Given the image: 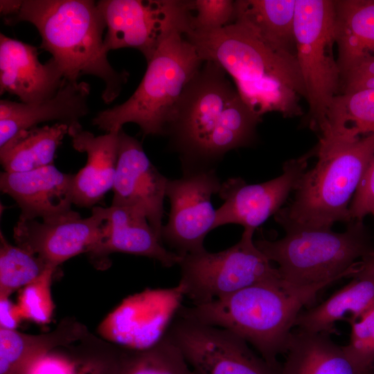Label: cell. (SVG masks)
I'll use <instances>...</instances> for the list:
<instances>
[{"label":"cell","instance_id":"cell-27","mask_svg":"<svg viewBox=\"0 0 374 374\" xmlns=\"http://www.w3.org/2000/svg\"><path fill=\"white\" fill-rule=\"evenodd\" d=\"M374 134V89L340 93L333 98L319 145L349 143Z\"/></svg>","mask_w":374,"mask_h":374},{"label":"cell","instance_id":"cell-20","mask_svg":"<svg viewBox=\"0 0 374 374\" xmlns=\"http://www.w3.org/2000/svg\"><path fill=\"white\" fill-rule=\"evenodd\" d=\"M90 85L85 82H69L52 98L36 103L0 101V146L17 133L50 121L67 125L80 124L89 112Z\"/></svg>","mask_w":374,"mask_h":374},{"label":"cell","instance_id":"cell-5","mask_svg":"<svg viewBox=\"0 0 374 374\" xmlns=\"http://www.w3.org/2000/svg\"><path fill=\"white\" fill-rule=\"evenodd\" d=\"M316 165L301 177L293 201L275 214L284 229H331L351 220L348 203L374 157V134L349 143L317 145Z\"/></svg>","mask_w":374,"mask_h":374},{"label":"cell","instance_id":"cell-35","mask_svg":"<svg viewBox=\"0 0 374 374\" xmlns=\"http://www.w3.org/2000/svg\"><path fill=\"white\" fill-rule=\"evenodd\" d=\"M374 207V157L361 180L350 206L351 220L361 221Z\"/></svg>","mask_w":374,"mask_h":374},{"label":"cell","instance_id":"cell-12","mask_svg":"<svg viewBox=\"0 0 374 374\" xmlns=\"http://www.w3.org/2000/svg\"><path fill=\"white\" fill-rule=\"evenodd\" d=\"M222 183L215 169L184 172L168 179L166 197L170 203L168 220L161 230V240L172 251L184 256L203 251L206 235L214 229L216 210L211 197Z\"/></svg>","mask_w":374,"mask_h":374},{"label":"cell","instance_id":"cell-7","mask_svg":"<svg viewBox=\"0 0 374 374\" xmlns=\"http://www.w3.org/2000/svg\"><path fill=\"white\" fill-rule=\"evenodd\" d=\"M281 239L254 241L258 249L278 264L282 287L294 290L352 276L358 258L373 251L361 221L344 232L331 229H292Z\"/></svg>","mask_w":374,"mask_h":374},{"label":"cell","instance_id":"cell-42","mask_svg":"<svg viewBox=\"0 0 374 374\" xmlns=\"http://www.w3.org/2000/svg\"><path fill=\"white\" fill-rule=\"evenodd\" d=\"M371 374H374V366L373 367V369H372V371H371Z\"/></svg>","mask_w":374,"mask_h":374},{"label":"cell","instance_id":"cell-34","mask_svg":"<svg viewBox=\"0 0 374 374\" xmlns=\"http://www.w3.org/2000/svg\"><path fill=\"white\" fill-rule=\"evenodd\" d=\"M80 346L73 355L55 349L39 359L28 374H78L83 361Z\"/></svg>","mask_w":374,"mask_h":374},{"label":"cell","instance_id":"cell-8","mask_svg":"<svg viewBox=\"0 0 374 374\" xmlns=\"http://www.w3.org/2000/svg\"><path fill=\"white\" fill-rule=\"evenodd\" d=\"M294 36L307 94V123L319 135L341 90V71L334 53L335 0H296Z\"/></svg>","mask_w":374,"mask_h":374},{"label":"cell","instance_id":"cell-24","mask_svg":"<svg viewBox=\"0 0 374 374\" xmlns=\"http://www.w3.org/2000/svg\"><path fill=\"white\" fill-rule=\"evenodd\" d=\"M327 333L292 332L281 374H371L347 355Z\"/></svg>","mask_w":374,"mask_h":374},{"label":"cell","instance_id":"cell-9","mask_svg":"<svg viewBox=\"0 0 374 374\" xmlns=\"http://www.w3.org/2000/svg\"><path fill=\"white\" fill-rule=\"evenodd\" d=\"M253 229H244L240 240L219 252L181 257L179 285L193 305L203 304L262 283L280 284L277 268L258 249Z\"/></svg>","mask_w":374,"mask_h":374},{"label":"cell","instance_id":"cell-40","mask_svg":"<svg viewBox=\"0 0 374 374\" xmlns=\"http://www.w3.org/2000/svg\"><path fill=\"white\" fill-rule=\"evenodd\" d=\"M362 261L367 264L374 265V250L362 259Z\"/></svg>","mask_w":374,"mask_h":374},{"label":"cell","instance_id":"cell-31","mask_svg":"<svg viewBox=\"0 0 374 374\" xmlns=\"http://www.w3.org/2000/svg\"><path fill=\"white\" fill-rule=\"evenodd\" d=\"M55 267L48 266L35 280L24 287L17 305L23 319L46 323L54 310L51 285Z\"/></svg>","mask_w":374,"mask_h":374},{"label":"cell","instance_id":"cell-21","mask_svg":"<svg viewBox=\"0 0 374 374\" xmlns=\"http://www.w3.org/2000/svg\"><path fill=\"white\" fill-rule=\"evenodd\" d=\"M118 131L95 136L80 123L69 127L68 134L75 150L85 152V166L74 175L73 202L89 208L100 201L113 188L118 150Z\"/></svg>","mask_w":374,"mask_h":374},{"label":"cell","instance_id":"cell-11","mask_svg":"<svg viewBox=\"0 0 374 374\" xmlns=\"http://www.w3.org/2000/svg\"><path fill=\"white\" fill-rule=\"evenodd\" d=\"M166 335L197 374H281L227 330L177 315Z\"/></svg>","mask_w":374,"mask_h":374},{"label":"cell","instance_id":"cell-30","mask_svg":"<svg viewBox=\"0 0 374 374\" xmlns=\"http://www.w3.org/2000/svg\"><path fill=\"white\" fill-rule=\"evenodd\" d=\"M50 265L41 258L7 241L0 232V297L38 278Z\"/></svg>","mask_w":374,"mask_h":374},{"label":"cell","instance_id":"cell-28","mask_svg":"<svg viewBox=\"0 0 374 374\" xmlns=\"http://www.w3.org/2000/svg\"><path fill=\"white\" fill-rule=\"evenodd\" d=\"M68 132L69 126L60 123L19 132L0 146L4 171L27 172L53 165L56 150Z\"/></svg>","mask_w":374,"mask_h":374},{"label":"cell","instance_id":"cell-4","mask_svg":"<svg viewBox=\"0 0 374 374\" xmlns=\"http://www.w3.org/2000/svg\"><path fill=\"white\" fill-rule=\"evenodd\" d=\"M331 283L294 290H285L277 283H258L208 303L181 305L177 314L237 335L269 364L280 366L277 358L287 352L301 310Z\"/></svg>","mask_w":374,"mask_h":374},{"label":"cell","instance_id":"cell-14","mask_svg":"<svg viewBox=\"0 0 374 374\" xmlns=\"http://www.w3.org/2000/svg\"><path fill=\"white\" fill-rule=\"evenodd\" d=\"M104 208L93 207L87 218L73 211L42 220H19L14 227L17 246L57 268L78 254L89 253L100 241L105 222Z\"/></svg>","mask_w":374,"mask_h":374},{"label":"cell","instance_id":"cell-26","mask_svg":"<svg viewBox=\"0 0 374 374\" xmlns=\"http://www.w3.org/2000/svg\"><path fill=\"white\" fill-rule=\"evenodd\" d=\"M235 5L234 21L271 46L296 55V0H237Z\"/></svg>","mask_w":374,"mask_h":374},{"label":"cell","instance_id":"cell-6","mask_svg":"<svg viewBox=\"0 0 374 374\" xmlns=\"http://www.w3.org/2000/svg\"><path fill=\"white\" fill-rule=\"evenodd\" d=\"M203 62L184 33H172L147 62L134 93L123 103L98 112L92 124L107 133L134 123L144 136H165L175 106Z\"/></svg>","mask_w":374,"mask_h":374},{"label":"cell","instance_id":"cell-37","mask_svg":"<svg viewBox=\"0 0 374 374\" xmlns=\"http://www.w3.org/2000/svg\"><path fill=\"white\" fill-rule=\"evenodd\" d=\"M23 319L19 308L8 296L0 297V328L15 330Z\"/></svg>","mask_w":374,"mask_h":374},{"label":"cell","instance_id":"cell-1","mask_svg":"<svg viewBox=\"0 0 374 374\" xmlns=\"http://www.w3.org/2000/svg\"><path fill=\"white\" fill-rule=\"evenodd\" d=\"M261 119L242 100L225 71L206 60L175 106L165 136L184 173L213 170L230 150L253 143Z\"/></svg>","mask_w":374,"mask_h":374},{"label":"cell","instance_id":"cell-39","mask_svg":"<svg viewBox=\"0 0 374 374\" xmlns=\"http://www.w3.org/2000/svg\"><path fill=\"white\" fill-rule=\"evenodd\" d=\"M78 374H103V372L97 364L85 362L82 364Z\"/></svg>","mask_w":374,"mask_h":374},{"label":"cell","instance_id":"cell-3","mask_svg":"<svg viewBox=\"0 0 374 374\" xmlns=\"http://www.w3.org/2000/svg\"><path fill=\"white\" fill-rule=\"evenodd\" d=\"M7 25L27 21L37 29L41 47L48 51L64 78L78 82L83 75L102 80V98L110 103L127 81L126 71L110 64L104 46L105 22L91 0H23L17 12L3 19Z\"/></svg>","mask_w":374,"mask_h":374},{"label":"cell","instance_id":"cell-16","mask_svg":"<svg viewBox=\"0 0 374 374\" xmlns=\"http://www.w3.org/2000/svg\"><path fill=\"white\" fill-rule=\"evenodd\" d=\"M168 181L151 163L141 143L121 128L112 205L144 216L161 239Z\"/></svg>","mask_w":374,"mask_h":374},{"label":"cell","instance_id":"cell-22","mask_svg":"<svg viewBox=\"0 0 374 374\" xmlns=\"http://www.w3.org/2000/svg\"><path fill=\"white\" fill-rule=\"evenodd\" d=\"M353 280L321 304L298 315L295 326L312 333H337L335 323L357 321L374 306V266L359 262Z\"/></svg>","mask_w":374,"mask_h":374},{"label":"cell","instance_id":"cell-15","mask_svg":"<svg viewBox=\"0 0 374 374\" xmlns=\"http://www.w3.org/2000/svg\"><path fill=\"white\" fill-rule=\"evenodd\" d=\"M314 154L315 151H312L287 161L282 174L266 182L247 184L242 178L234 177L222 183L218 194L224 204L216 210L214 229L236 224L255 230L280 209Z\"/></svg>","mask_w":374,"mask_h":374},{"label":"cell","instance_id":"cell-10","mask_svg":"<svg viewBox=\"0 0 374 374\" xmlns=\"http://www.w3.org/2000/svg\"><path fill=\"white\" fill-rule=\"evenodd\" d=\"M97 5L106 25L107 53L132 48L148 62L172 33L190 29V0H100Z\"/></svg>","mask_w":374,"mask_h":374},{"label":"cell","instance_id":"cell-36","mask_svg":"<svg viewBox=\"0 0 374 374\" xmlns=\"http://www.w3.org/2000/svg\"><path fill=\"white\" fill-rule=\"evenodd\" d=\"M363 89H374V59L360 63L341 77L340 93Z\"/></svg>","mask_w":374,"mask_h":374},{"label":"cell","instance_id":"cell-33","mask_svg":"<svg viewBox=\"0 0 374 374\" xmlns=\"http://www.w3.org/2000/svg\"><path fill=\"white\" fill-rule=\"evenodd\" d=\"M348 323L350 338L344 350L356 364L371 370L374 366V306L358 320Z\"/></svg>","mask_w":374,"mask_h":374},{"label":"cell","instance_id":"cell-23","mask_svg":"<svg viewBox=\"0 0 374 374\" xmlns=\"http://www.w3.org/2000/svg\"><path fill=\"white\" fill-rule=\"evenodd\" d=\"M88 334L86 326L73 317L64 319L52 331L39 335L0 328V374H28L49 352L69 347Z\"/></svg>","mask_w":374,"mask_h":374},{"label":"cell","instance_id":"cell-2","mask_svg":"<svg viewBox=\"0 0 374 374\" xmlns=\"http://www.w3.org/2000/svg\"><path fill=\"white\" fill-rule=\"evenodd\" d=\"M184 35L204 61L217 63L231 77L254 114L261 118L269 112L285 118L303 114L300 100L307 94L295 55L271 46L238 21L211 32Z\"/></svg>","mask_w":374,"mask_h":374},{"label":"cell","instance_id":"cell-18","mask_svg":"<svg viewBox=\"0 0 374 374\" xmlns=\"http://www.w3.org/2000/svg\"><path fill=\"white\" fill-rule=\"evenodd\" d=\"M73 177L54 165L27 172L3 171L0 188L17 203L21 209L19 220H46L71 211Z\"/></svg>","mask_w":374,"mask_h":374},{"label":"cell","instance_id":"cell-19","mask_svg":"<svg viewBox=\"0 0 374 374\" xmlns=\"http://www.w3.org/2000/svg\"><path fill=\"white\" fill-rule=\"evenodd\" d=\"M105 222L100 241L88 253L96 265L112 253L121 252L155 259L166 267L178 265L181 256L166 249L147 219L126 208H104Z\"/></svg>","mask_w":374,"mask_h":374},{"label":"cell","instance_id":"cell-13","mask_svg":"<svg viewBox=\"0 0 374 374\" xmlns=\"http://www.w3.org/2000/svg\"><path fill=\"white\" fill-rule=\"evenodd\" d=\"M181 287L145 290L124 299L97 328L103 339L124 349L143 350L166 335L181 306Z\"/></svg>","mask_w":374,"mask_h":374},{"label":"cell","instance_id":"cell-41","mask_svg":"<svg viewBox=\"0 0 374 374\" xmlns=\"http://www.w3.org/2000/svg\"><path fill=\"white\" fill-rule=\"evenodd\" d=\"M371 213H372L373 215V216H374V207L371 210Z\"/></svg>","mask_w":374,"mask_h":374},{"label":"cell","instance_id":"cell-38","mask_svg":"<svg viewBox=\"0 0 374 374\" xmlns=\"http://www.w3.org/2000/svg\"><path fill=\"white\" fill-rule=\"evenodd\" d=\"M21 3V0H1L0 11L3 19L15 15L19 10Z\"/></svg>","mask_w":374,"mask_h":374},{"label":"cell","instance_id":"cell-17","mask_svg":"<svg viewBox=\"0 0 374 374\" xmlns=\"http://www.w3.org/2000/svg\"><path fill=\"white\" fill-rule=\"evenodd\" d=\"M66 82L51 57L41 63L37 48L0 34V93L17 96L23 103L53 97Z\"/></svg>","mask_w":374,"mask_h":374},{"label":"cell","instance_id":"cell-32","mask_svg":"<svg viewBox=\"0 0 374 374\" xmlns=\"http://www.w3.org/2000/svg\"><path fill=\"white\" fill-rule=\"evenodd\" d=\"M191 17L188 31L211 32L234 21L235 1L190 0Z\"/></svg>","mask_w":374,"mask_h":374},{"label":"cell","instance_id":"cell-29","mask_svg":"<svg viewBox=\"0 0 374 374\" xmlns=\"http://www.w3.org/2000/svg\"><path fill=\"white\" fill-rule=\"evenodd\" d=\"M113 374H197L166 334L143 350L121 348Z\"/></svg>","mask_w":374,"mask_h":374},{"label":"cell","instance_id":"cell-25","mask_svg":"<svg viewBox=\"0 0 374 374\" xmlns=\"http://www.w3.org/2000/svg\"><path fill=\"white\" fill-rule=\"evenodd\" d=\"M335 38L341 77L374 59V0H335Z\"/></svg>","mask_w":374,"mask_h":374}]
</instances>
